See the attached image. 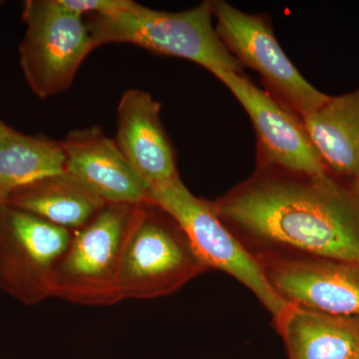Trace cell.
I'll return each mask as SVG.
<instances>
[{"instance_id": "cell-2", "label": "cell", "mask_w": 359, "mask_h": 359, "mask_svg": "<svg viewBox=\"0 0 359 359\" xmlns=\"http://www.w3.org/2000/svg\"><path fill=\"white\" fill-rule=\"evenodd\" d=\"M212 1L180 13L154 11L140 4L112 16L88 15L95 47L113 43L137 45L161 55L192 61L215 76L242 74V65L228 50L212 25Z\"/></svg>"}, {"instance_id": "cell-17", "label": "cell", "mask_w": 359, "mask_h": 359, "mask_svg": "<svg viewBox=\"0 0 359 359\" xmlns=\"http://www.w3.org/2000/svg\"><path fill=\"white\" fill-rule=\"evenodd\" d=\"M66 11L77 15L112 16L129 11L136 4L132 0H57Z\"/></svg>"}, {"instance_id": "cell-20", "label": "cell", "mask_w": 359, "mask_h": 359, "mask_svg": "<svg viewBox=\"0 0 359 359\" xmlns=\"http://www.w3.org/2000/svg\"><path fill=\"white\" fill-rule=\"evenodd\" d=\"M2 4H4V1H1V0H0V7L2 6Z\"/></svg>"}, {"instance_id": "cell-8", "label": "cell", "mask_w": 359, "mask_h": 359, "mask_svg": "<svg viewBox=\"0 0 359 359\" xmlns=\"http://www.w3.org/2000/svg\"><path fill=\"white\" fill-rule=\"evenodd\" d=\"M212 14L215 29L224 46L242 67L256 70L283 105L304 117L330 99L292 65L263 16L245 13L223 0L212 1Z\"/></svg>"}, {"instance_id": "cell-7", "label": "cell", "mask_w": 359, "mask_h": 359, "mask_svg": "<svg viewBox=\"0 0 359 359\" xmlns=\"http://www.w3.org/2000/svg\"><path fill=\"white\" fill-rule=\"evenodd\" d=\"M71 236L72 231L0 204V290L25 306L51 297L54 266Z\"/></svg>"}, {"instance_id": "cell-15", "label": "cell", "mask_w": 359, "mask_h": 359, "mask_svg": "<svg viewBox=\"0 0 359 359\" xmlns=\"http://www.w3.org/2000/svg\"><path fill=\"white\" fill-rule=\"evenodd\" d=\"M6 204L75 231L89 223L106 202L63 172L20 187L11 194Z\"/></svg>"}, {"instance_id": "cell-5", "label": "cell", "mask_w": 359, "mask_h": 359, "mask_svg": "<svg viewBox=\"0 0 359 359\" xmlns=\"http://www.w3.org/2000/svg\"><path fill=\"white\" fill-rule=\"evenodd\" d=\"M205 269L169 215L152 203L139 205L120 268L123 301L173 294Z\"/></svg>"}, {"instance_id": "cell-19", "label": "cell", "mask_w": 359, "mask_h": 359, "mask_svg": "<svg viewBox=\"0 0 359 359\" xmlns=\"http://www.w3.org/2000/svg\"><path fill=\"white\" fill-rule=\"evenodd\" d=\"M353 187L354 190H355L356 194H358V198H359V177L356 178L355 180H353Z\"/></svg>"}, {"instance_id": "cell-4", "label": "cell", "mask_w": 359, "mask_h": 359, "mask_svg": "<svg viewBox=\"0 0 359 359\" xmlns=\"http://www.w3.org/2000/svg\"><path fill=\"white\" fill-rule=\"evenodd\" d=\"M148 203L179 224L205 269H219L237 278L256 294L276 323L282 318L290 304L271 287L263 264L226 230L211 205L190 192L180 176L151 186Z\"/></svg>"}, {"instance_id": "cell-16", "label": "cell", "mask_w": 359, "mask_h": 359, "mask_svg": "<svg viewBox=\"0 0 359 359\" xmlns=\"http://www.w3.org/2000/svg\"><path fill=\"white\" fill-rule=\"evenodd\" d=\"M65 172L61 141L14 130L0 144V204L16 189L49 175Z\"/></svg>"}, {"instance_id": "cell-21", "label": "cell", "mask_w": 359, "mask_h": 359, "mask_svg": "<svg viewBox=\"0 0 359 359\" xmlns=\"http://www.w3.org/2000/svg\"><path fill=\"white\" fill-rule=\"evenodd\" d=\"M354 359H359V353H358V356H356V358H354Z\"/></svg>"}, {"instance_id": "cell-10", "label": "cell", "mask_w": 359, "mask_h": 359, "mask_svg": "<svg viewBox=\"0 0 359 359\" xmlns=\"http://www.w3.org/2000/svg\"><path fill=\"white\" fill-rule=\"evenodd\" d=\"M271 287L287 304L359 318V263L313 257L263 264Z\"/></svg>"}, {"instance_id": "cell-14", "label": "cell", "mask_w": 359, "mask_h": 359, "mask_svg": "<svg viewBox=\"0 0 359 359\" xmlns=\"http://www.w3.org/2000/svg\"><path fill=\"white\" fill-rule=\"evenodd\" d=\"M302 121L327 170L359 177V88L330 97Z\"/></svg>"}, {"instance_id": "cell-11", "label": "cell", "mask_w": 359, "mask_h": 359, "mask_svg": "<svg viewBox=\"0 0 359 359\" xmlns=\"http://www.w3.org/2000/svg\"><path fill=\"white\" fill-rule=\"evenodd\" d=\"M65 173L106 203H148V186L99 126L73 130L63 140Z\"/></svg>"}, {"instance_id": "cell-13", "label": "cell", "mask_w": 359, "mask_h": 359, "mask_svg": "<svg viewBox=\"0 0 359 359\" xmlns=\"http://www.w3.org/2000/svg\"><path fill=\"white\" fill-rule=\"evenodd\" d=\"M289 359H354L359 353V318L290 304L276 321Z\"/></svg>"}, {"instance_id": "cell-9", "label": "cell", "mask_w": 359, "mask_h": 359, "mask_svg": "<svg viewBox=\"0 0 359 359\" xmlns=\"http://www.w3.org/2000/svg\"><path fill=\"white\" fill-rule=\"evenodd\" d=\"M242 104L249 114L257 139L269 164L299 176L328 173L320 153L309 138L304 123L283 104L252 84L242 74L223 72L216 76Z\"/></svg>"}, {"instance_id": "cell-6", "label": "cell", "mask_w": 359, "mask_h": 359, "mask_svg": "<svg viewBox=\"0 0 359 359\" xmlns=\"http://www.w3.org/2000/svg\"><path fill=\"white\" fill-rule=\"evenodd\" d=\"M22 20L26 29L18 54L26 83L41 99L65 92L96 48L85 18L57 0H26Z\"/></svg>"}, {"instance_id": "cell-18", "label": "cell", "mask_w": 359, "mask_h": 359, "mask_svg": "<svg viewBox=\"0 0 359 359\" xmlns=\"http://www.w3.org/2000/svg\"><path fill=\"white\" fill-rule=\"evenodd\" d=\"M14 130L15 129L11 128V127L8 126L6 123L2 122L1 120H0V144L6 140L9 135L13 134Z\"/></svg>"}, {"instance_id": "cell-12", "label": "cell", "mask_w": 359, "mask_h": 359, "mask_svg": "<svg viewBox=\"0 0 359 359\" xmlns=\"http://www.w3.org/2000/svg\"><path fill=\"white\" fill-rule=\"evenodd\" d=\"M115 142L148 190L179 176L173 148L161 121V104L148 92L129 89L123 93Z\"/></svg>"}, {"instance_id": "cell-1", "label": "cell", "mask_w": 359, "mask_h": 359, "mask_svg": "<svg viewBox=\"0 0 359 359\" xmlns=\"http://www.w3.org/2000/svg\"><path fill=\"white\" fill-rule=\"evenodd\" d=\"M219 219L311 256L359 263V198L330 174L255 180L211 205Z\"/></svg>"}, {"instance_id": "cell-3", "label": "cell", "mask_w": 359, "mask_h": 359, "mask_svg": "<svg viewBox=\"0 0 359 359\" xmlns=\"http://www.w3.org/2000/svg\"><path fill=\"white\" fill-rule=\"evenodd\" d=\"M140 205L106 203L89 223L72 231L69 244L54 266L52 297L89 306L123 301V252Z\"/></svg>"}]
</instances>
